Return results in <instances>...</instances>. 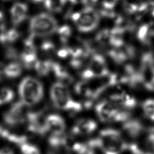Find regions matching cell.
I'll return each instance as SVG.
<instances>
[{
	"mask_svg": "<svg viewBox=\"0 0 154 154\" xmlns=\"http://www.w3.org/2000/svg\"><path fill=\"white\" fill-rule=\"evenodd\" d=\"M50 97L54 106L60 109L78 113L82 110V105L71 96L66 86L60 82L54 84L50 90Z\"/></svg>",
	"mask_w": 154,
	"mask_h": 154,
	"instance_id": "obj_1",
	"label": "cell"
},
{
	"mask_svg": "<svg viewBox=\"0 0 154 154\" xmlns=\"http://www.w3.org/2000/svg\"><path fill=\"white\" fill-rule=\"evenodd\" d=\"M19 94L20 101L28 107L35 105L43 98V85L34 78L26 77L20 84Z\"/></svg>",
	"mask_w": 154,
	"mask_h": 154,
	"instance_id": "obj_2",
	"label": "cell"
},
{
	"mask_svg": "<svg viewBox=\"0 0 154 154\" xmlns=\"http://www.w3.org/2000/svg\"><path fill=\"white\" fill-rule=\"evenodd\" d=\"M30 27L32 36H48L57 30L58 23L51 15L41 13L32 18Z\"/></svg>",
	"mask_w": 154,
	"mask_h": 154,
	"instance_id": "obj_3",
	"label": "cell"
},
{
	"mask_svg": "<svg viewBox=\"0 0 154 154\" xmlns=\"http://www.w3.org/2000/svg\"><path fill=\"white\" fill-rule=\"evenodd\" d=\"M27 107L21 101L12 105L4 115L3 119L6 124L10 126H16L26 122L29 112L26 111Z\"/></svg>",
	"mask_w": 154,
	"mask_h": 154,
	"instance_id": "obj_4",
	"label": "cell"
},
{
	"mask_svg": "<svg viewBox=\"0 0 154 154\" xmlns=\"http://www.w3.org/2000/svg\"><path fill=\"white\" fill-rule=\"evenodd\" d=\"M109 101L124 109H133L137 106L134 97L125 92H115L109 96Z\"/></svg>",
	"mask_w": 154,
	"mask_h": 154,
	"instance_id": "obj_5",
	"label": "cell"
},
{
	"mask_svg": "<svg viewBox=\"0 0 154 154\" xmlns=\"http://www.w3.org/2000/svg\"><path fill=\"white\" fill-rule=\"evenodd\" d=\"M45 130L51 135L64 133L66 125L64 119L57 114H51L45 118Z\"/></svg>",
	"mask_w": 154,
	"mask_h": 154,
	"instance_id": "obj_6",
	"label": "cell"
},
{
	"mask_svg": "<svg viewBox=\"0 0 154 154\" xmlns=\"http://www.w3.org/2000/svg\"><path fill=\"white\" fill-rule=\"evenodd\" d=\"M118 106L108 100L101 101L95 107V111L99 118L103 122H111L113 114Z\"/></svg>",
	"mask_w": 154,
	"mask_h": 154,
	"instance_id": "obj_7",
	"label": "cell"
},
{
	"mask_svg": "<svg viewBox=\"0 0 154 154\" xmlns=\"http://www.w3.org/2000/svg\"><path fill=\"white\" fill-rule=\"evenodd\" d=\"M97 127V124L94 120L90 119H82L75 124L71 133L75 136L89 135L96 130Z\"/></svg>",
	"mask_w": 154,
	"mask_h": 154,
	"instance_id": "obj_8",
	"label": "cell"
},
{
	"mask_svg": "<svg viewBox=\"0 0 154 154\" xmlns=\"http://www.w3.org/2000/svg\"><path fill=\"white\" fill-rule=\"evenodd\" d=\"M125 133L131 138H136L141 134L143 130L142 123L137 119H129L122 125Z\"/></svg>",
	"mask_w": 154,
	"mask_h": 154,
	"instance_id": "obj_9",
	"label": "cell"
},
{
	"mask_svg": "<svg viewBox=\"0 0 154 154\" xmlns=\"http://www.w3.org/2000/svg\"><path fill=\"white\" fill-rule=\"evenodd\" d=\"M28 7L22 3H17L13 5L11 10L12 21L17 26L26 19Z\"/></svg>",
	"mask_w": 154,
	"mask_h": 154,
	"instance_id": "obj_10",
	"label": "cell"
},
{
	"mask_svg": "<svg viewBox=\"0 0 154 154\" xmlns=\"http://www.w3.org/2000/svg\"><path fill=\"white\" fill-rule=\"evenodd\" d=\"M50 145L54 148H60L66 146L67 143V138L65 134H52L48 139Z\"/></svg>",
	"mask_w": 154,
	"mask_h": 154,
	"instance_id": "obj_11",
	"label": "cell"
},
{
	"mask_svg": "<svg viewBox=\"0 0 154 154\" xmlns=\"http://www.w3.org/2000/svg\"><path fill=\"white\" fill-rule=\"evenodd\" d=\"M21 59L24 65L27 69L32 68L36 63L37 57L36 51H26L24 50L21 55Z\"/></svg>",
	"mask_w": 154,
	"mask_h": 154,
	"instance_id": "obj_12",
	"label": "cell"
},
{
	"mask_svg": "<svg viewBox=\"0 0 154 154\" xmlns=\"http://www.w3.org/2000/svg\"><path fill=\"white\" fill-rule=\"evenodd\" d=\"M3 72L9 78H15L21 74V66L18 63L13 62L5 66Z\"/></svg>",
	"mask_w": 154,
	"mask_h": 154,
	"instance_id": "obj_13",
	"label": "cell"
},
{
	"mask_svg": "<svg viewBox=\"0 0 154 154\" xmlns=\"http://www.w3.org/2000/svg\"><path fill=\"white\" fill-rule=\"evenodd\" d=\"M52 63V62L49 61H37L34 68L38 75L41 76H45L49 73L50 70H51Z\"/></svg>",
	"mask_w": 154,
	"mask_h": 154,
	"instance_id": "obj_14",
	"label": "cell"
},
{
	"mask_svg": "<svg viewBox=\"0 0 154 154\" xmlns=\"http://www.w3.org/2000/svg\"><path fill=\"white\" fill-rule=\"evenodd\" d=\"M143 112L146 117L152 121H154V99L146 100L142 105Z\"/></svg>",
	"mask_w": 154,
	"mask_h": 154,
	"instance_id": "obj_15",
	"label": "cell"
},
{
	"mask_svg": "<svg viewBox=\"0 0 154 154\" xmlns=\"http://www.w3.org/2000/svg\"><path fill=\"white\" fill-rule=\"evenodd\" d=\"M14 93L13 90L9 88H4L0 89V106L5 105L13 100Z\"/></svg>",
	"mask_w": 154,
	"mask_h": 154,
	"instance_id": "obj_16",
	"label": "cell"
},
{
	"mask_svg": "<svg viewBox=\"0 0 154 154\" xmlns=\"http://www.w3.org/2000/svg\"><path fill=\"white\" fill-rule=\"evenodd\" d=\"M5 139L10 141L12 143H15L17 145L21 146L23 143L27 142L26 137L24 135H18L17 134H12L9 131L7 133Z\"/></svg>",
	"mask_w": 154,
	"mask_h": 154,
	"instance_id": "obj_17",
	"label": "cell"
},
{
	"mask_svg": "<svg viewBox=\"0 0 154 154\" xmlns=\"http://www.w3.org/2000/svg\"><path fill=\"white\" fill-rule=\"evenodd\" d=\"M66 0H45V5L49 10L58 12L62 9Z\"/></svg>",
	"mask_w": 154,
	"mask_h": 154,
	"instance_id": "obj_18",
	"label": "cell"
},
{
	"mask_svg": "<svg viewBox=\"0 0 154 154\" xmlns=\"http://www.w3.org/2000/svg\"><path fill=\"white\" fill-rule=\"evenodd\" d=\"M20 147L22 154H41L38 148L27 142L20 146Z\"/></svg>",
	"mask_w": 154,
	"mask_h": 154,
	"instance_id": "obj_19",
	"label": "cell"
},
{
	"mask_svg": "<svg viewBox=\"0 0 154 154\" xmlns=\"http://www.w3.org/2000/svg\"><path fill=\"white\" fill-rule=\"evenodd\" d=\"M72 150L75 154H86L89 148L87 143H76L73 146Z\"/></svg>",
	"mask_w": 154,
	"mask_h": 154,
	"instance_id": "obj_20",
	"label": "cell"
},
{
	"mask_svg": "<svg viewBox=\"0 0 154 154\" xmlns=\"http://www.w3.org/2000/svg\"><path fill=\"white\" fill-rule=\"evenodd\" d=\"M70 28L66 26H64L58 29V33L60 35L61 40L63 42H66L70 35Z\"/></svg>",
	"mask_w": 154,
	"mask_h": 154,
	"instance_id": "obj_21",
	"label": "cell"
},
{
	"mask_svg": "<svg viewBox=\"0 0 154 154\" xmlns=\"http://www.w3.org/2000/svg\"><path fill=\"white\" fill-rule=\"evenodd\" d=\"M19 36V34L15 29H11L6 32L7 42H14Z\"/></svg>",
	"mask_w": 154,
	"mask_h": 154,
	"instance_id": "obj_22",
	"label": "cell"
},
{
	"mask_svg": "<svg viewBox=\"0 0 154 154\" xmlns=\"http://www.w3.org/2000/svg\"><path fill=\"white\" fill-rule=\"evenodd\" d=\"M41 49L44 51L48 52V53H49V52L50 53V52L54 51V46L51 42L46 41L42 45Z\"/></svg>",
	"mask_w": 154,
	"mask_h": 154,
	"instance_id": "obj_23",
	"label": "cell"
},
{
	"mask_svg": "<svg viewBox=\"0 0 154 154\" xmlns=\"http://www.w3.org/2000/svg\"><path fill=\"white\" fill-rule=\"evenodd\" d=\"M7 57L9 59H15L17 58V54L15 50L13 49H9L7 52Z\"/></svg>",
	"mask_w": 154,
	"mask_h": 154,
	"instance_id": "obj_24",
	"label": "cell"
},
{
	"mask_svg": "<svg viewBox=\"0 0 154 154\" xmlns=\"http://www.w3.org/2000/svg\"><path fill=\"white\" fill-rule=\"evenodd\" d=\"M69 51L66 49H61L58 52V55L59 57L61 58H66L68 55Z\"/></svg>",
	"mask_w": 154,
	"mask_h": 154,
	"instance_id": "obj_25",
	"label": "cell"
},
{
	"mask_svg": "<svg viewBox=\"0 0 154 154\" xmlns=\"http://www.w3.org/2000/svg\"><path fill=\"white\" fill-rule=\"evenodd\" d=\"M0 154H14V152L10 148H4L0 149Z\"/></svg>",
	"mask_w": 154,
	"mask_h": 154,
	"instance_id": "obj_26",
	"label": "cell"
},
{
	"mask_svg": "<svg viewBox=\"0 0 154 154\" xmlns=\"http://www.w3.org/2000/svg\"><path fill=\"white\" fill-rule=\"evenodd\" d=\"M97 154L95 152H94V150L92 149H89V150H88V152H87V154Z\"/></svg>",
	"mask_w": 154,
	"mask_h": 154,
	"instance_id": "obj_27",
	"label": "cell"
},
{
	"mask_svg": "<svg viewBox=\"0 0 154 154\" xmlns=\"http://www.w3.org/2000/svg\"><path fill=\"white\" fill-rule=\"evenodd\" d=\"M3 13L0 12V21L2 20L3 19Z\"/></svg>",
	"mask_w": 154,
	"mask_h": 154,
	"instance_id": "obj_28",
	"label": "cell"
},
{
	"mask_svg": "<svg viewBox=\"0 0 154 154\" xmlns=\"http://www.w3.org/2000/svg\"><path fill=\"white\" fill-rule=\"evenodd\" d=\"M43 0H34V2H40L41 1H42Z\"/></svg>",
	"mask_w": 154,
	"mask_h": 154,
	"instance_id": "obj_29",
	"label": "cell"
},
{
	"mask_svg": "<svg viewBox=\"0 0 154 154\" xmlns=\"http://www.w3.org/2000/svg\"></svg>",
	"mask_w": 154,
	"mask_h": 154,
	"instance_id": "obj_30",
	"label": "cell"
}]
</instances>
